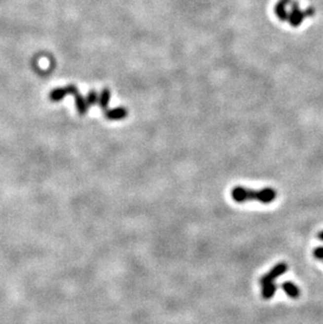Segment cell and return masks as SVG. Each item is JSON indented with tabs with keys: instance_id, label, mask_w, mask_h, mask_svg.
<instances>
[{
	"instance_id": "cell-7",
	"label": "cell",
	"mask_w": 323,
	"mask_h": 324,
	"mask_svg": "<svg viewBox=\"0 0 323 324\" xmlns=\"http://www.w3.org/2000/svg\"><path fill=\"white\" fill-rule=\"evenodd\" d=\"M74 104H76L77 111L80 115H84L88 111V104L86 99L82 96L79 91L77 94H74Z\"/></svg>"
},
{
	"instance_id": "cell-13",
	"label": "cell",
	"mask_w": 323,
	"mask_h": 324,
	"mask_svg": "<svg viewBox=\"0 0 323 324\" xmlns=\"http://www.w3.org/2000/svg\"><path fill=\"white\" fill-rule=\"evenodd\" d=\"M317 238L319 240H321V242H323V230H321V231L318 232V233H317Z\"/></svg>"
},
{
	"instance_id": "cell-3",
	"label": "cell",
	"mask_w": 323,
	"mask_h": 324,
	"mask_svg": "<svg viewBox=\"0 0 323 324\" xmlns=\"http://www.w3.org/2000/svg\"><path fill=\"white\" fill-rule=\"evenodd\" d=\"M305 17H306V14H305V12H302L299 9V4H298V2L297 1L293 2L292 11H291V13H288V17H287L289 24H291V26L294 28L299 27Z\"/></svg>"
},
{
	"instance_id": "cell-1",
	"label": "cell",
	"mask_w": 323,
	"mask_h": 324,
	"mask_svg": "<svg viewBox=\"0 0 323 324\" xmlns=\"http://www.w3.org/2000/svg\"><path fill=\"white\" fill-rule=\"evenodd\" d=\"M232 198L237 203L259 202L261 204H271L276 199L277 192L274 188H263L260 190H252L242 186L232 189Z\"/></svg>"
},
{
	"instance_id": "cell-4",
	"label": "cell",
	"mask_w": 323,
	"mask_h": 324,
	"mask_svg": "<svg viewBox=\"0 0 323 324\" xmlns=\"http://www.w3.org/2000/svg\"><path fill=\"white\" fill-rule=\"evenodd\" d=\"M128 110L125 107L120 106V107H115L112 108V109L106 110L105 112V118L109 121H118V120H123L127 117Z\"/></svg>"
},
{
	"instance_id": "cell-6",
	"label": "cell",
	"mask_w": 323,
	"mask_h": 324,
	"mask_svg": "<svg viewBox=\"0 0 323 324\" xmlns=\"http://www.w3.org/2000/svg\"><path fill=\"white\" fill-rule=\"evenodd\" d=\"M292 0H278V2L275 4V14L279 20L287 21L288 17V13L287 11V5L291 3Z\"/></svg>"
},
{
	"instance_id": "cell-11",
	"label": "cell",
	"mask_w": 323,
	"mask_h": 324,
	"mask_svg": "<svg viewBox=\"0 0 323 324\" xmlns=\"http://www.w3.org/2000/svg\"><path fill=\"white\" fill-rule=\"evenodd\" d=\"M86 101H87L88 106H93V105H96L97 103H99V95L96 90L92 89L89 91L86 97Z\"/></svg>"
},
{
	"instance_id": "cell-9",
	"label": "cell",
	"mask_w": 323,
	"mask_h": 324,
	"mask_svg": "<svg viewBox=\"0 0 323 324\" xmlns=\"http://www.w3.org/2000/svg\"><path fill=\"white\" fill-rule=\"evenodd\" d=\"M261 297L263 299H271L274 297V295L276 294V290H277V286L275 282H273V284H269V285H264L261 286Z\"/></svg>"
},
{
	"instance_id": "cell-12",
	"label": "cell",
	"mask_w": 323,
	"mask_h": 324,
	"mask_svg": "<svg viewBox=\"0 0 323 324\" xmlns=\"http://www.w3.org/2000/svg\"><path fill=\"white\" fill-rule=\"evenodd\" d=\"M313 256L317 260L323 261V246H319V247L315 248L313 250Z\"/></svg>"
},
{
	"instance_id": "cell-8",
	"label": "cell",
	"mask_w": 323,
	"mask_h": 324,
	"mask_svg": "<svg viewBox=\"0 0 323 324\" xmlns=\"http://www.w3.org/2000/svg\"><path fill=\"white\" fill-rule=\"evenodd\" d=\"M68 95H70L68 86L57 87L49 93V100H51L52 102H60Z\"/></svg>"
},
{
	"instance_id": "cell-10",
	"label": "cell",
	"mask_w": 323,
	"mask_h": 324,
	"mask_svg": "<svg viewBox=\"0 0 323 324\" xmlns=\"http://www.w3.org/2000/svg\"><path fill=\"white\" fill-rule=\"evenodd\" d=\"M110 90L108 88H104L100 96H99V105H100V108L103 110H106L107 107H108L109 101H110Z\"/></svg>"
},
{
	"instance_id": "cell-5",
	"label": "cell",
	"mask_w": 323,
	"mask_h": 324,
	"mask_svg": "<svg viewBox=\"0 0 323 324\" xmlns=\"http://www.w3.org/2000/svg\"><path fill=\"white\" fill-rule=\"evenodd\" d=\"M281 288L284 289V292L292 299H298L301 295V290L297 285H295L292 281H285L281 285Z\"/></svg>"
},
{
	"instance_id": "cell-2",
	"label": "cell",
	"mask_w": 323,
	"mask_h": 324,
	"mask_svg": "<svg viewBox=\"0 0 323 324\" xmlns=\"http://www.w3.org/2000/svg\"><path fill=\"white\" fill-rule=\"evenodd\" d=\"M287 270H288V265L286 262H279L275 264L274 267H273L267 274H264V275L259 279L260 286L273 284L277 278L283 276Z\"/></svg>"
}]
</instances>
